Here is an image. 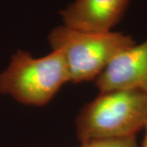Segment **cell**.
<instances>
[{
    "mask_svg": "<svg viewBox=\"0 0 147 147\" xmlns=\"http://www.w3.org/2000/svg\"><path fill=\"white\" fill-rule=\"evenodd\" d=\"M147 123V92L115 90L100 92L84 105L75 119L80 143L137 136Z\"/></svg>",
    "mask_w": 147,
    "mask_h": 147,
    "instance_id": "obj_1",
    "label": "cell"
},
{
    "mask_svg": "<svg viewBox=\"0 0 147 147\" xmlns=\"http://www.w3.org/2000/svg\"><path fill=\"white\" fill-rule=\"evenodd\" d=\"M68 82L67 65L59 51L52 50L35 58L29 52L18 50L0 72V93L23 105L43 106Z\"/></svg>",
    "mask_w": 147,
    "mask_h": 147,
    "instance_id": "obj_2",
    "label": "cell"
},
{
    "mask_svg": "<svg viewBox=\"0 0 147 147\" xmlns=\"http://www.w3.org/2000/svg\"><path fill=\"white\" fill-rule=\"evenodd\" d=\"M47 39L52 50L63 55L74 84L95 79L118 54L136 43L121 32L80 31L64 25L53 28Z\"/></svg>",
    "mask_w": 147,
    "mask_h": 147,
    "instance_id": "obj_3",
    "label": "cell"
},
{
    "mask_svg": "<svg viewBox=\"0 0 147 147\" xmlns=\"http://www.w3.org/2000/svg\"><path fill=\"white\" fill-rule=\"evenodd\" d=\"M100 91L140 90L147 92V38L114 58L95 79Z\"/></svg>",
    "mask_w": 147,
    "mask_h": 147,
    "instance_id": "obj_4",
    "label": "cell"
},
{
    "mask_svg": "<svg viewBox=\"0 0 147 147\" xmlns=\"http://www.w3.org/2000/svg\"><path fill=\"white\" fill-rule=\"evenodd\" d=\"M131 0H74L60 11L63 25L80 31H111Z\"/></svg>",
    "mask_w": 147,
    "mask_h": 147,
    "instance_id": "obj_5",
    "label": "cell"
},
{
    "mask_svg": "<svg viewBox=\"0 0 147 147\" xmlns=\"http://www.w3.org/2000/svg\"><path fill=\"white\" fill-rule=\"evenodd\" d=\"M81 145L84 147H141L137 136L98 139L81 143Z\"/></svg>",
    "mask_w": 147,
    "mask_h": 147,
    "instance_id": "obj_6",
    "label": "cell"
},
{
    "mask_svg": "<svg viewBox=\"0 0 147 147\" xmlns=\"http://www.w3.org/2000/svg\"><path fill=\"white\" fill-rule=\"evenodd\" d=\"M144 129H145V135H144V138H143L141 147H147V123Z\"/></svg>",
    "mask_w": 147,
    "mask_h": 147,
    "instance_id": "obj_7",
    "label": "cell"
},
{
    "mask_svg": "<svg viewBox=\"0 0 147 147\" xmlns=\"http://www.w3.org/2000/svg\"><path fill=\"white\" fill-rule=\"evenodd\" d=\"M80 147H84V146H82V145H80Z\"/></svg>",
    "mask_w": 147,
    "mask_h": 147,
    "instance_id": "obj_8",
    "label": "cell"
}]
</instances>
